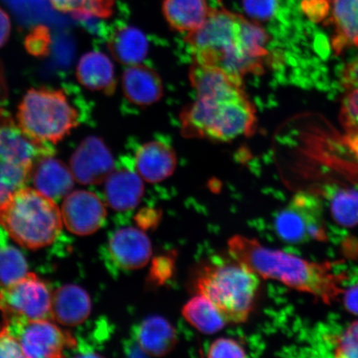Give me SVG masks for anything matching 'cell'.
Listing matches in <instances>:
<instances>
[{
	"label": "cell",
	"mask_w": 358,
	"mask_h": 358,
	"mask_svg": "<svg viewBox=\"0 0 358 358\" xmlns=\"http://www.w3.org/2000/svg\"><path fill=\"white\" fill-rule=\"evenodd\" d=\"M108 46L112 56L124 65L142 64L149 52V42L136 27L124 26L111 34Z\"/></svg>",
	"instance_id": "23"
},
{
	"label": "cell",
	"mask_w": 358,
	"mask_h": 358,
	"mask_svg": "<svg viewBox=\"0 0 358 358\" xmlns=\"http://www.w3.org/2000/svg\"><path fill=\"white\" fill-rule=\"evenodd\" d=\"M17 122L29 136L43 144H57L79 124L78 112L64 92L30 89L17 112Z\"/></svg>",
	"instance_id": "6"
},
{
	"label": "cell",
	"mask_w": 358,
	"mask_h": 358,
	"mask_svg": "<svg viewBox=\"0 0 358 358\" xmlns=\"http://www.w3.org/2000/svg\"><path fill=\"white\" fill-rule=\"evenodd\" d=\"M7 244V234L3 231V228L0 227V246Z\"/></svg>",
	"instance_id": "39"
},
{
	"label": "cell",
	"mask_w": 358,
	"mask_h": 358,
	"mask_svg": "<svg viewBox=\"0 0 358 358\" xmlns=\"http://www.w3.org/2000/svg\"><path fill=\"white\" fill-rule=\"evenodd\" d=\"M342 296L345 310L358 316V284L344 290Z\"/></svg>",
	"instance_id": "36"
},
{
	"label": "cell",
	"mask_w": 358,
	"mask_h": 358,
	"mask_svg": "<svg viewBox=\"0 0 358 358\" xmlns=\"http://www.w3.org/2000/svg\"><path fill=\"white\" fill-rule=\"evenodd\" d=\"M77 78L83 87L94 92L112 93L116 87L113 62L101 52H91L80 57Z\"/></svg>",
	"instance_id": "20"
},
{
	"label": "cell",
	"mask_w": 358,
	"mask_h": 358,
	"mask_svg": "<svg viewBox=\"0 0 358 358\" xmlns=\"http://www.w3.org/2000/svg\"><path fill=\"white\" fill-rule=\"evenodd\" d=\"M330 213L338 225L355 227L358 225V192L339 189L330 199Z\"/></svg>",
	"instance_id": "26"
},
{
	"label": "cell",
	"mask_w": 358,
	"mask_h": 358,
	"mask_svg": "<svg viewBox=\"0 0 358 358\" xmlns=\"http://www.w3.org/2000/svg\"><path fill=\"white\" fill-rule=\"evenodd\" d=\"M334 352L336 357L358 358V320L336 338Z\"/></svg>",
	"instance_id": "28"
},
{
	"label": "cell",
	"mask_w": 358,
	"mask_h": 358,
	"mask_svg": "<svg viewBox=\"0 0 358 358\" xmlns=\"http://www.w3.org/2000/svg\"><path fill=\"white\" fill-rule=\"evenodd\" d=\"M352 90L343 105V115L347 127H356L358 124V88Z\"/></svg>",
	"instance_id": "34"
},
{
	"label": "cell",
	"mask_w": 358,
	"mask_h": 358,
	"mask_svg": "<svg viewBox=\"0 0 358 358\" xmlns=\"http://www.w3.org/2000/svg\"><path fill=\"white\" fill-rule=\"evenodd\" d=\"M57 10L71 13L76 20H87L88 0H48Z\"/></svg>",
	"instance_id": "33"
},
{
	"label": "cell",
	"mask_w": 358,
	"mask_h": 358,
	"mask_svg": "<svg viewBox=\"0 0 358 358\" xmlns=\"http://www.w3.org/2000/svg\"><path fill=\"white\" fill-rule=\"evenodd\" d=\"M11 34V21L8 13L0 8V48L8 42Z\"/></svg>",
	"instance_id": "38"
},
{
	"label": "cell",
	"mask_w": 358,
	"mask_h": 358,
	"mask_svg": "<svg viewBox=\"0 0 358 358\" xmlns=\"http://www.w3.org/2000/svg\"><path fill=\"white\" fill-rule=\"evenodd\" d=\"M343 82L348 89L358 88V59L346 66L343 73Z\"/></svg>",
	"instance_id": "37"
},
{
	"label": "cell",
	"mask_w": 358,
	"mask_h": 358,
	"mask_svg": "<svg viewBox=\"0 0 358 358\" xmlns=\"http://www.w3.org/2000/svg\"><path fill=\"white\" fill-rule=\"evenodd\" d=\"M207 0H164L163 13L173 29L187 34L200 28L208 19Z\"/></svg>",
	"instance_id": "22"
},
{
	"label": "cell",
	"mask_w": 358,
	"mask_h": 358,
	"mask_svg": "<svg viewBox=\"0 0 358 358\" xmlns=\"http://www.w3.org/2000/svg\"><path fill=\"white\" fill-rule=\"evenodd\" d=\"M275 230L288 243L328 240L323 203L315 195L299 192L277 215Z\"/></svg>",
	"instance_id": "7"
},
{
	"label": "cell",
	"mask_w": 358,
	"mask_h": 358,
	"mask_svg": "<svg viewBox=\"0 0 358 358\" xmlns=\"http://www.w3.org/2000/svg\"><path fill=\"white\" fill-rule=\"evenodd\" d=\"M62 224L56 201L31 187L17 192L0 213V225L29 249L51 245L60 235Z\"/></svg>",
	"instance_id": "5"
},
{
	"label": "cell",
	"mask_w": 358,
	"mask_h": 358,
	"mask_svg": "<svg viewBox=\"0 0 358 358\" xmlns=\"http://www.w3.org/2000/svg\"><path fill=\"white\" fill-rule=\"evenodd\" d=\"M208 357H245L246 352L236 340L222 338L215 340L208 351Z\"/></svg>",
	"instance_id": "30"
},
{
	"label": "cell",
	"mask_w": 358,
	"mask_h": 358,
	"mask_svg": "<svg viewBox=\"0 0 358 358\" xmlns=\"http://www.w3.org/2000/svg\"><path fill=\"white\" fill-rule=\"evenodd\" d=\"M182 315L187 323L204 334H216L227 324L217 307L198 294L185 303Z\"/></svg>",
	"instance_id": "24"
},
{
	"label": "cell",
	"mask_w": 358,
	"mask_h": 358,
	"mask_svg": "<svg viewBox=\"0 0 358 358\" xmlns=\"http://www.w3.org/2000/svg\"><path fill=\"white\" fill-rule=\"evenodd\" d=\"M243 8L252 21L266 22L275 16L279 3L278 0H243Z\"/></svg>",
	"instance_id": "29"
},
{
	"label": "cell",
	"mask_w": 358,
	"mask_h": 358,
	"mask_svg": "<svg viewBox=\"0 0 358 358\" xmlns=\"http://www.w3.org/2000/svg\"><path fill=\"white\" fill-rule=\"evenodd\" d=\"M51 145L36 141L28 136L10 113L0 109V157L35 165L44 157L53 155Z\"/></svg>",
	"instance_id": "12"
},
{
	"label": "cell",
	"mask_w": 358,
	"mask_h": 358,
	"mask_svg": "<svg viewBox=\"0 0 358 358\" xmlns=\"http://www.w3.org/2000/svg\"><path fill=\"white\" fill-rule=\"evenodd\" d=\"M122 89L127 100L138 106L153 105L164 94L162 80L158 73L143 64L128 66L124 70Z\"/></svg>",
	"instance_id": "18"
},
{
	"label": "cell",
	"mask_w": 358,
	"mask_h": 358,
	"mask_svg": "<svg viewBox=\"0 0 358 358\" xmlns=\"http://www.w3.org/2000/svg\"><path fill=\"white\" fill-rule=\"evenodd\" d=\"M0 357H25L19 341L6 325L0 329Z\"/></svg>",
	"instance_id": "32"
},
{
	"label": "cell",
	"mask_w": 358,
	"mask_h": 358,
	"mask_svg": "<svg viewBox=\"0 0 358 358\" xmlns=\"http://www.w3.org/2000/svg\"><path fill=\"white\" fill-rule=\"evenodd\" d=\"M32 179L35 189L55 201L70 194L75 181L70 168L53 155L44 157L35 164Z\"/></svg>",
	"instance_id": "16"
},
{
	"label": "cell",
	"mask_w": 358,
	"mask_h": 358,
	"mask_svg": "<svg viewBox=\"0 0 358 358\" xmlns=\"http://www.w3.org/2000/svg\"><path fill=\"white\" fill-rule=\"evenodd\" d=\"M190 80L196 99L181 115L187 137L227 142L254 132L256 110L244 91L243 79L194 62Z\"/></svg>",
	"instance_id": "1"
},
{
	"label": "cell",
	"mask_w": 358,
	"mask_h": 358,
	"mask_svg": "<svg viewBox=\"0 0 358 358\" xmlns=\"http://www.w3.org/2000/svg\"><path fill=\"white\" fill-rule=\"evenodd\" d=\"M133 339L145 356L164 357L176 347V331L164 317L153 315L146 317L134 327Z\"/></svg>",
	"instance_id": "15"
},
{
	"label": "cell",
	"mask_w": 358,
	"mask_h": 358,
	"mask_svg": "<svg viewBox=\"0 0 358 358\" xmlns=\"http://www.w3.org/2000/svg\"><path fill=\"white\" fill-rule=\"evenodd\" d=\"M6 325L19 341L25 357H61L66 349L77 347L69 333L48 320H12Z\"/></svg>",
	"instance_id": "9"
},
{
	"label": "cell",
	"mask_w": 358,
	"mask_h": 358,
	"mask_svg": "<svg viewBox=\"0 0 358 358\" xmlns=\"http://www.w3.org/2000/svg\"><path fill=\"white\" fill-rule=\"evenodd\" d=\"M28 273V264L19 250L7 244L0 246V286L6 287Z\"/></svg>",
	"instance_id": "27"
},
{
	"label": "cell",
	"mask_w": 358,
	"mask_h": 358,
	"mask_svg": "<svg viewBox=\"0 0 358 358\" xmlns=\"http://www.w3.org/2000/svg\"><path fill=\"white\" fill-rule=\"evenodd\" d=\"M144 194V180L136 171L114 169L106 179V201L115 211L127 212L136 208Z\"/></svg>",
	"instance_id": "17"
},
{
	"label": "cell",
	"mask_w": 358,
	"mask_h": 358,
	"mask_svg": "<svg viewBox=\"0 0 358 358\" xmlns=\"http://www.w3.org/2000/svg\"><path fill=\"white\" fill-rule=\"evenodd\" d=\"M228 248L232 258L244 264L261 278L278 281L326 304L342 297L345 275L336 273L332 263L308 261L241 235L232 237L228 241Z\"/></svg>",
	"instance_id": "3"
},
{
	"label": "cell",
	"mask_w": 358,
	"mask_h": 358,
	"mask_svg": "<svg viewBox=\"0 0 358 358\" xmlns=\"http://www.w3.org/2000/svg\"><path fill=\"white\" fill-rule=\"evenodd\" d=\"M92 311L89 294L78 285L62 286L52 294V319L62 325L78 326Z\"/></svg>",
	"instance_id": "19"
},
{
	"label": "cell",
	"mask_w": 358,
	"mask_h": 358,
	"mask_svg": "<svg viewBox=\"0 0 358 358\" xmlns=\"http://www.w3.org/2000/svg\"><path fill=\"white\" fill-rule=\"evenodd\" d=\"M52 293L33 273L0 291V310L6 321L52 319Z\"/></svg>",
	"instance_id": "8"
},
{
	"label": "cell",
	"mask_w": 358,
	"mask_h": 358,
	"mask_svg": "<svg viewBox=\"0 0 358 358\" xmlns=\"http://www.w3.org/2000/svg\"><path fill=\"white\" fill-rule=\"evenodd\" d=\"M136 171L143 180L160 182L172 176L177 167V156L171 147L160 141L145 143L134 158Z\"/></svg>",
	"instance_id": "14"
},
{
	"label": "cell",
	"mask_w": 358,
	"mask_h": 358,
	"mask_svg": "<svg viewBox=\"0 0 358 358\" xmlns=\"http://www.w3.org/2000/svg\"><path fill=\"white\" fill-rule=\"evenodd\" d=\"M259 285L261 277L234 258L210 259L196 268L192 279L196 294L208 298L232 324L249 319Z\"/></svg>",
	"instance_id": "4"
},
{
	"label": "cell",
	"mask_w": 358,
	"mask_h": 358,
	"mask_svg": "<svg viewBox=\"0 0 358 358\" xmlns=\"http://www.w3.org/2000/svg\"><path fill=\"white\" fill-rule=\"evenodd\" d=\"M107 253L114 265L124 271L145 267L152 257L151 241L136 227H123L115 231L107 245Z\"/></svg>",
	"instance_id": "13"
},
{
	"label": "cell",
	"mask_w": 358,
	"mask_h": 358,
	"mask_svg": "<svg viewBox=\"0 0 358 358\" xmlns=\"http://www.w3.org/2000/svg\"><path fill=\"white\" fill-rule=\"evenodd\" d=\"M301 8L308 20L321 22L329 15L330 2L329 0H303Z\"/></svg>",
	"instance_id": "31"
},
{
	"label": "cell",
	"mask_w": 358,
	"mask_h": 358,
	"mask_svg": "<svg viewBox=\"0 0 358 358\" xmlns=\"http://www.w3.org/2000/svg\"><path fill=\"white\" fill-rule=\"evenodd\" d=\"M194 62L218 67L243 80L263 71L268 36L257 22L226 8L211 10L199 29L187 36Z\"/></svg>",
	"instance_id": "2"
},
{
	"label": "cell",
	"mask_w": 358,
	"mask_h": 358,
	"mask_svg": "<svg viewBox=\"0 0 358 358\" xmlns=\"http://www.w3.org/2000/svg\"><path fill=\"white\" fill-rule=\"evenodd\" d=\"M34 165L0 157V213L12 196L32 179Z\"/></svg>",
	"instance_id": "25"
},
{
	"label": "cell",
	"mask_w": 358,
	"mask_h": 358,
	"mask_svg": "<svg viewBox=\"0 0 358 358\" xmlns=\"http://www.w3.org/2000/svg\"><path fill=\"white\" fill-rule=\"evenodd\" d=\"M70 169L75 180L80 185H99L114 171V157L101 138L90 136L71 155Z\"/></svg>",
	"instance_id": "10"
},
{
	"label": "cell",
	"mask_w": 358,
	"mask_h": 358,
	"mask_svg": "<svg viewBox=\"0 0 358 358\" xmlns=\"http://www.w3.org/2000/svg\"><path fill=\"white\" fill-rule=\"evenodd\" d=\"M329 22L334 26L332 46L336 53L358 47V0H333Z\"/></svg>",
	"instance_id": "21"
},
{
	"label": "cell",
	"mask_w": 358,
	"mask_h": 358,
	"mask_svg": "<svg viewBox=\"0 0 358 358\" xmlns=\"http://www.w3.org/2000/svg\"><path fill=\"white\" fill-rule=\"evenodd\" d=\"M48 42V29L43 26L37 27L27 38V46L33 47L34 52H40V50L42 52V49H45V46H47Z\"/></svg>",
	"instance_id": "35"
},
{
	"label": "cell",
	"mask_w": 358,
	"mask_h": 358,
	"mask_svg": "<svg viewBox=\"0 0 358 358\" xmlns=\"http://www.w3.org/2000/svg\"><path fill=\"white\" fill-rule=\"evenodd\" d=\"M61 213L67 230L80 236L95 234L104 225L106 218L104 203L96 194L87 190L66 195Z\"/></svg>",
	"instance_id": "11"
}]
</instances>
